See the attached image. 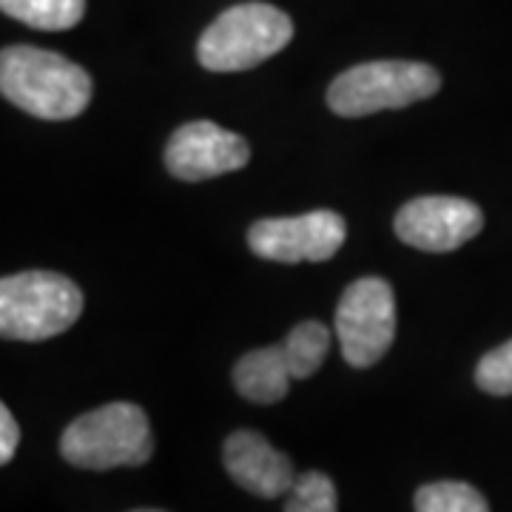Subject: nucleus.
<instances>
[{
    "instance_id": "f03ea898",
    "label": "nucleus",
    "mask_w": 512,
    "mask_h": 512,
    "mask_svg": "<svg viewBox=\"0 0 512 512\" xmlns=\"http://www.w3.org/2000/svg\"><path fill=\"white\" fill-rule=\"evenodd\" d=\"M60 453L80 470L140 467L154 453L146 410L140 404L111 402L83 413L63 430Z\"/></svg>"
},
{
    "instance_id": "dca6fc26",
    "label": "nucleus",
    "mask_w": 512,
    "mask_h": 512,
    "mask_svg": "<svg viewBox=\"0 0 512 512\" xmlns=\"http://www.w3.org/2000/svg\"><path fill=\"white\" fill-rule=\"evenodd\" d=\"M476 384L490 396H512V339L478 362Z\"/></svg>"
},
{
    "instance_id": "4468645a",
    "label": "nucleus",
    "mask_w": 512,
    "mask_h": 512,
    "mask_svg": "<svg viewBox=\"0 0 512 512\" xmlns=\"http://www.w3.org/2000/svg\"><path fill=\"white\" fill-rule=\"evenodd\" d=\"M416 512H490V504L473 484L436 481L416 493Z\"/></svg>"
},
{
    "instance_id": "a211bd4d",
    "label": "nucleus",
    "mask_w": 512,
    "mask_h": 512,
    "mask_svg": "<svg viewBox=\"0 0 512 512\" xmlns=\"http://www.w3.org/2000/svg\"><path fill=\"white\" fill-rule=\"evenodd\" d=\"M131 512H165V510H131Z\"/></svg>"
},
{
    "instance_id": "f3484780",
    "label": "nucleus",
    "mask_w": 512,
    "mask_h": 512,
    "mask_svg": "<svg viewBox=\"0 0 512 512\" xmlns=\"http://www.w3.org/2000/svg\"><path fill=\"white\" fill-rule=\"evenodd\" d=\"M18 444H20V427L15 416H12V410L3 404L0 407V461L3 464H9L15 453H18Z\"/></svg>"
},
{
    "instance_id": "6e6552de",
    "label": "nucleus",
    "mask_w": 512,
    "mask_h": 512,
    "mask_svg": "<svg viewBox=\"0 0 512 512\" xmlns=\"http://www.w3.org/2000/svg\"><path fill=\"white\" fill-rule=\"evenodd\" d=\"M393 228L396 237L410 248H419L427 254H447L478 237V231L484 228V214L476 202L436 194L402 205L393 220Z\"/></svg>"
},
{
    "instance_id": "0eeeda50",
    "label": "nucleus",
    "mask_w": 512,
    "mask_h": 512,
    "mask_svg": "<svg viewBox=\"0 0 512 512\" xmlns=\"http://www.w3.org/2000/svg\"><path fill=\"white\" fill-rule=\"evenodd\" d=\"M348 225L336 211L259 220L248 228V248L271 262H325L345 245Z\"/></svg>"
},
{
    "instance_id": "20e7f679",
    "label": "nucleus",
    "mask_w": 512,
    "mask_h": 512,
    "mask_svg": "<svg viewBox=\"0 0 512 512\" xmlns=\"http://www.w3.org/2000/svg\"><path fill=\"white\" fill-rule=\"evenodd\" d=\"M293 37V20L271 3H239L225 9L197 43L208 72H248L279 55Z\"/></svg>"
},
{
    "instance_id": "423d86ee",
    "label": "nucleus",
    "mask_w": 512,
    "mask_h": 512,
    "mask_svg": "<svg viewBox=\"0 0 512 512\" xmlns=\"http://www.w3.org/2000/svg\"><path fill=\"white\" fill-rule=\"evenodd\" d=\"M336 339L350 367H373L396 339V293L382 276L350 282L336 308Z\"/></svg>"
},
{
    "instance_id": "2eb2a0df",
    "label": "nucleus",
    "mask_w": 512,
    "mask_h": 512,
    "mask_svg": "<svg viewBox=\"0 0 512 512\" xmlns=\"http://www.w3.org/2000/svg\"><path fill=\"white\" fill-rule=\"evenodd\" d=\"M285 512H336V484L319 470L296 476L285 498Z\"/></svg>"
},
{
    "instance_id": "f8f14e48",
    "label": "nucleus",
    "mask_w": 512,
    "mask_h": 512,
    "mask_svg": "<svg viewBox=\"0 0 512 512\" xmlns=\"http://www.w3.org/2000/svg\"><path fill=\"white\" fill-rule=\"evenodd\" d=\"M9 18L43 32H66L86 15V0H0Z\"/></svg>"
},
{
    "instance_id": "ddd939ff",
    "label": "nucleus",
    "mask_w": 512,
    "mask_h": 512,
    "mask_svg": "<svg viewBox=\"0 0 512 512\" xmlns=\"http://www.w3.org/2000/svg\"><path fill=\"white\" fill-rule=\"evenodd\" d=\"M285 359L291 367L293 379H311L313 373L322 367L330 350V330L322 322H299L282 342Z\"/></svg>"
},
{
    "instance_id": "f257e3e1",
    "label": "nucleus",
    "mask_w": 512,
    "mask_h": 512,
    "mask_svg": "<svg viewBox=\"0 0 512 512\" xmlns=\"http://www.w3.org/2000/svg\"><path fill=\"white\" fill-rule=\"evenodd\" d=\"M0 92L37 120H72L92 103V77L69 57L37 49L9 46L0 55Z\"/></svg>"
},
{
    "instance_id": "9d476101",
    "label": "nucleus",
    "mask_w": 512,
    "mask_h": 512,
    "mask_svg": "<svg viewBox=\"0 0 512 512\" xmlns=\"http://www.w3.org/2000/svg\"><path fill=\"white\" fill-rule=\"evenodd\" d=\"M222 461L228 476L237 481L242 490L259 498H279L291 493L296 470L291 458L271 447V441L254 430L231 433L222 447Z\"/></svg>"
},
{
    "instance_id": "7ed1b4c3",
    "label": "nucleus",
    "mask_w": 512,
    "mask_h": 512,
    "mask_svg": "<svg viewBox=\"0 0 512 512\" xmlns=\"http://www.w3.org/2000/svg\"><path fill=\"white\" fill-rule=\"evenodd\" d=\"M83 313V291L69 276L26 271L0 282V336L46 342L72 328Z\"/></svg>"
},
{
    "instance_id": "9b49d317",
    "label": "nucleus",
    "mask_w": 512,
    "mask_h": 512,
    "mask_svg": "<svg viewBox=\"0 0 512 512\" xmlns=\"http://www.w3.org/2000/svg\"><path fill=\"white\" fill-rule=\"evenodd\" d=\"M291 379V367L282 345L251 350L234 365V384L239 396L254 404L282 402L288 396Z\"/></svg>"
},
{
    "instance_id": "1a4fd4ad",
    "label": "nucleus",
    "mask_w": 512,
    "mask_h": 512,
    "mask_svg": "<svg viewBox=\"0 0 512 512\" xmlns=\"http://www.w3.org/2000/svg\"><path fill=\"white\" fill-rule=\"evenodd\" d=\"M251 160V148L245 137L211 120H194L180 126L165 146V168L177 180L202 183L220 174L245 168Z\"/></svg>"
},
{
    "instance_id": "39448f33",
    "label": "nucleus",
    "mask_w": 512,
    "mask_h": 512,
    "mask_svg": "<svg viewBox=\"0 0 512 512\" xmlns=\"http://www.w3.org/2000/svg\"><path fill=\"white\" fill-rule=\"evenodd\" d=\"M441 89V74L413 60H373L342 72L328 89V106L339 117H367L384 109H404Z\"/></svg>"
}]
</instances>
